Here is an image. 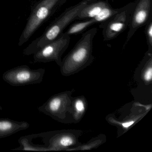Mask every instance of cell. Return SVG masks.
<instances>
[{
	"label": "cell",
	"instance_id": "obj_1",
	"mask_svg": "<svg viewBox=\"0 0 152 152\" xmlns=\"http://www.w3.org/2000/svg\"><path fill=\"white\" fill-rule=\"evenodd\" d=\"M94 0H82L66 9L47 27L42 35L33 41L23 51L25 56H31L58 38L76 18L84 7Z\"/></svg>",
	"mask_w": 152,
	"mask_h": 152
},
{
	"label": "cell",
	"instance_id": "obj_2",
	"mask_svg": "<svg viewBox=\"0 0 152 152\" xmlns=\"http://www.w3.org/2000/svg\"><path fill=\"white\" fill-rule=\"evenodd\" d=\"M67 0H37L32 7L31 14L18 41L23 46L39 28L49 19Z\"/></svg>",
	"mask_w": 152,
	"mask_h": 152
},
{
	"label": "cell",
	"instance_id": "obj_3",
	"mask_svg": "<svg viewBox=\"0 0 152 152\" xmlns=\"http://www.w3.org/2000/svg\"><path fill=\"white\" fill-rule=\"evenodd\" d=\"M136 1L130 2L119 8L117 13L99 24L102 30L104 40H112L118 37L128 28Z\"/></svg>",
	"mask_w": 152,
	"mask_h": 152
},
{
	"label": "cell",
	"instance_id": "obj_4",
	"mask_svg": "<svg viewBox=\"0 0 152 152\" xmlns=\"http://www.w3.org/2000/svg\"><path fill=\"white\" fill-rule=\"evenodd\" d=\"M45 69H31L27 65L16 66L3 73L2 79L10 85L15 87L39 84L42 82Z\"/></svg>",
	"mask_w": 152,
	"mask_h": 152
},
{
	"label": "cell",
	"instance_id": "obj_5",
	"mask_svg": "<svg viewBox=\"0 0 152 152\" xmlns=\"http://www.w3.org/2000/svg\"><path fill=\"white\" fill-rule=\"evenodd\" d=\"M71 41L70 35L63 32L53 41L47 44L33 54L35 63H47L60 61V57L69 46Z\"/></svg>",
	"mask_w": 152,
	"mask_h": 152
},
{
	"label": "cell",
	"instance_id": "obj_6",
	"mask_svg": "<svg viewBox=\"0 0 152 152\" xmlns=\"http://www.w3.org/2000/svg\"><path fill=\"white\" fill-rule=\"evenodd\" d=\"M119 9L112 7L108 0H94L82 9L76 19H93L97 24H100L109 19L117 13Z\"/></svg>",
	"mask_w": 152,
	"mask_h": 152
},
{
	"label": "cell",
	"instance_id": "obj_7",
	"mask_svg": "<svg viewBox=\"0 0 152 152\" xmlns=\"http://www.w3.org/2000/svg\"><path fill=\"white\" fill-rule=\"evenodd\" d=\"M129 26L125 44H127L135 33L145 26L152 17V0H136Z\"/></svg>",
	"mask_w": 152,
	"mask_h": 152
},
{
	"label": "cell",
	"instance_id": "obj_8",
	"mask_svg": "<svg viewBox=\"0 0 152 152\" xmlns=\"http://www.w3.org/2000/svg\"><path fill=\"white\" fill-rule=\"evenodd\" d=\"M30 127V124L27 122L18 121L7 118H0V139L27 129Z\"/></svg>",
	"mask_w": 152,
	"mask_h": 152
},
{
	"label": "cell",
	"instance_id": "obj_9",
	"mask_svg": "<svg viewBox=\"0 0 152 152\" xmlns=\"http://www.w3.org/2000/svg\"><path fill=\"white\" fill-rule=\"evenodd\" d=\"M95 24L97 23L94 19H85L83 22L75 23L70 26L65 33L70 36L72 35H76L83 32L90 26Z\"/></svg>",
	"mask_w": 152,
	"mask_h": 152
},
{
	"label": "cell",
	"instance_id": "obj_10",
	"mask_svg": "<svg viewBox=\"0 0 152 152\" xmlns=\"http://www.w3.org/2000/svg\"><path fill=\"white\" fill-rule=\"evenodd\" d=\"M145 27V34L147 43L149 48V50H152V17L146 24Z\"/></svg>",
	"mask_w": 152,
	"mask_h": 152
},
{
	"label": "cell",
	"instance_id": "obj_11",
	"mask_svg": "<svg viewBox=\"0 0 152 152\" xmlns=\"http://www.w3.org/2000/svg\"><path fill=\"white\" fill-rule=\"evenodd\" d=\"M75 107L79 112H82V111H83L84 107L83 102L81 100H78L75 104Z\"/></svg>",
	"mask_w": 152,
	"mask_h": 152
},
{
	"label": "cell",
	"instance_id": "obj_12",
	"mask_svg": "<svg viewBox=\"0 0 152 152\" xmlns=\"http://www.w3.org/2000/svg\"><path fill=\"white\" fill-rule=\"evenodd\" d=\"M152 68L150 67L145 73L144 77L145 80L147 81L151 80L152 79Z\"/></svg>",
	"mask_w": 152,
	"mask_h": 152
},
{
	"label": "cell",
	"instance_id": "obj_13",
	"mask_svg": "<svg viewBox=\"0 0 152 152\" xmlns=\"http://www.w3.org/2000/svg\"><path fill=\"white\" fill-rule=\"evenodd\" d=\"M133 121L129 122L124 123L123 124V125L124 127H125V128H128L129 126H131L132 124H133Z\"/></svg>",
	"mask_w": 152,
	"mask_h": 152
},
{
	"label": "cell",
	"instance_id": "obj_14",
	"mask_svg": "<svg viewBox=\"0 0 152 152\" xmlns=\"http://www.w3.org/2000/svg\"><path fill=\"white\" fill-rule=\"evenodd\" d=\"M2 109V107L0 105V110H1Z\"/></svg>",
	"mask_w": 152,
	"mask_h": 152
}]
</instances>
